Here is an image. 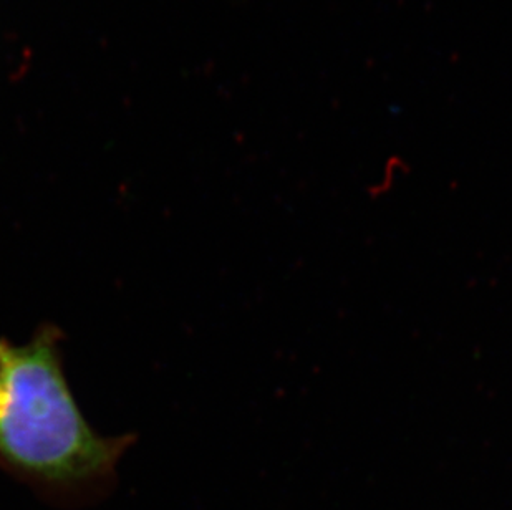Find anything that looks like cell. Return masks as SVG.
I'll return each mask as SVG.
<instances>
[{"label":"cell","instance_id":"6da1fadb","mask_svg":"<svg viewBox=\"0 0 512 510\" xmlns=\"http://www.w3.org/2000/svg\"><path fill=\"white\" fill-rule=\"evenodd\" d=\"M63 333L42 323L24 345L0 338V471L63 510L105 501L135 434L103 436L63 370Z\"/></svg>","mask_w":512,"mask_h":510}]
</instances>
